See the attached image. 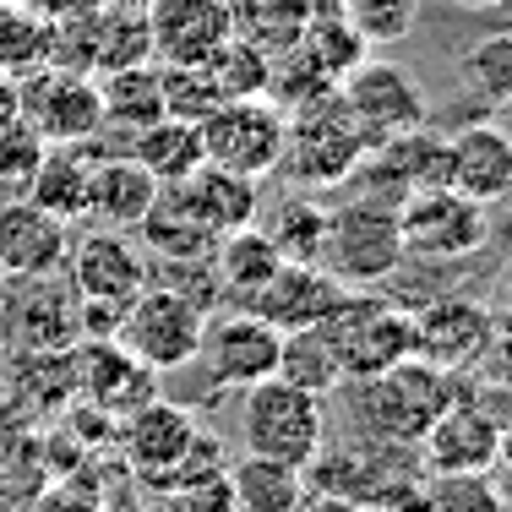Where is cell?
I'll return each instance as SVG.
<instances>
[{
    "instance_id": "cell-1",
    "label": "cell",
    "mask_w": 512,
    "mask_h": 512,
    "mask_svg": "<svg viewBox=\"0 0 512 512\" xmlns=\"http://www.w3.org/2000/svg\"><path fill=\"white\" fill-rule=\"evenodd\" d=\"M474 398V371H436L425 360H404L382 376L355 382V425L365 431V442H393L414 447L425 436V425L436 420L447 404Z\"/></svg>"
},
{
    "instance_id": "cell-2",
    "label": "cell",
    "mask_w": 512,
    "mask_h": 512,
    "mask_svg": "<svg viewBox=\"0 0 512 512\" xmlns=\"http://www.w3.org/2000/svg\"><path fill=\"white\" fill-rule=\"evenodd\" d=\"M404 235H398V207L371 202V197H344L327 207L322 229V267L338 289H376L404 267Z\"/></svg>"
},
{
    "instance_id": "cell-3",
    "label": "cell",
    "mask_w": 512,
    "mask_h": 512,
    "mask_svg": "<svg viewBox=\"0 0 512 512\" xmlns=\"http://www.w3.org/2000/svg\"><path fill=\"white\" fill-rule=\"evenodd\" d=\"M365 153H371V142L360 137V126L344 109V99H338V88L300 109H284V158H278V169L295 186H306V191L344 186Z\"/></svg>"
},
{
    "instance_id": "cell-4",
    "label": "cell",
    "mask_w": 512,
    "mask_h": 512,
    "mask_svg": "<svg viewBox=\"0 0 512 512\" xmlns=\"http://www.w3.org/2000/svg\"><path fill=\"white\" fill-rule=\"evenodd\" d=\"M316 327L327 333L338 365H344V382H365V376H382V371H393V365L414 360L409 306L371 300V289H344V295L333 300V311Z\"/></svg>"
},
{
    "instance_id": "cell-5",
    "label": "cell",
    "mask_w": 512,
    "mask_h": 512,
    "mask_svg": "<svg viewBox=\"0 0 512 512\" xmlns=\"http://www.w3.org/2000/svg\"><path fill=\"white\" fill-rule=\"evenodd\" d=\"M240 447L256 458H278L289 469H306L327 447L322 398L300 393V387L278 382V376L246 387V398H240Z\"/></svg>"
},
{
    "instance_id": "cell-6",
    "label": "cell",
    "mask_w": 512,
    "mask_h": 512,
    "mask_svg": "<svg viewBox=\"0 0 512 512\" xmlns=\"http://www.w3.org/2000/svg\"><path fill=\"white\" fill-rule=\"evenodd\" d=\"M278 344H284V333L273 322H262V316H251L240 306L207 311L202 344H197L207 393L224 398V393H246V387L267 382L278 371Z\"/></svg>"
},
{
    "instance_id": "cell-7",
    "label": "cell",
    "mask_w": 512,
    "mask_h": 512,
    "mask_svg": "<svg viewBox=\"0 0 512 512\" xmlns=\"http://www.w3.org/2000/svg\"><path fill=\"white\" fill-rule=\"evenodd\" d=\"M398 235H404V256L453 267V262H469V256H480L491 246V213L480 202L458 197L453 186L414 191L398 207Z\"/></svg>"
},
{
    "instance_id": "cell-8",
    "label": "cell",
    "mask_w": 512,
    "mask_h": 512,
    "mask_svg": "<svg viewBox=\"0 0 512 512\" xmlns=\"http://www.w3.org/2000/svg\"><path fill=\"white\" fill-rule=\"evenodd\" d=\"M202 327H207V311H197L191 300H180L175 289L148 284L126 311H120L115 344L126 349L131 360H142L148 371H180V365L197 360Z\"/></svg>"
},
{
    "instance_id": "cell-9",
    "label": "cell",
    "mask_w": 512,
    "mask_h": 512,
    "mask_svg": "<svg viewBox=\"0 0 512 512\" xmlns=\"http://www.w3.org/2000/svg\"><path fill=\"white\" fill-rule=\"evenodd\" d=\"M202 158L213 169L267 180L284 158V109L273 99H224L202 120Z\"/></svg>"
},
{
    "instance_id": "cell-10",
    "label": "cell",
    "mask_w": 512,
    "mask_h": 512,
    "mask_svg": "<svg viewBox=\"0 0 512 512\" xmlns=\"http://www.w3.org/2000/svg\"><path fill=\"white\" fill-rule=\"evenodd\" d=\"M338 99L355 115L360 137L371 142V148H382V142L409 137V131L425 126V88L404 66H393V60H360V66L338 82Z\"/></svg>"
},
{
    "instance_id": "cell-11",
    "label": "cell",
    "mask_w": 512,
    "mask_h": 512,
    "mask_svg": "<svg viewBox=\"0 0 512 512\" xmlns=\"http://www.w3.org/2000/svg\"><path fill=\"white\" fill-rule=\"evenodd\" d=\"M66 278H71V295H77V300L126 311L131 300L148 289V251H142L131 235H120V229H99V224H93L88 235L71 240Z\"/></svg>"
},
{
    "instance_id": "cell-12",
    "label": "cell",
    "mask_w": 512,
    "mask_h": 512,
    "mask_svg": "<svg viewBox=\"0 0 512 512\" xmlns=\"http://www.w3.org/2000/svg\"><path fill=\"white\" fill-rule=\"evenodd\" d=\"M22 120H28L50 148L99 142L104 137L99 82L82 77V71H60V66L33 71V77H22Z\"/></svg>"
},
{
    "instance_id": "cell-13",
    "label": "cell",
    "mask_w": 512,
    "mask_h": 512,
    "mask_svg": "<svg viewBox=\"0 0 512 512\" xmlns=\"http://www.w3.org/2000/svg\"><path fill=\"white\" fill-rule=\"evenodd\" d=\"M414 322V360L436 365V371H474V360L485 355V338L496 327V311L474 295H436L420 311H409Z\"/></svg>"
},
{
    "instance_id": "cell-14",
    "label": "cell",
    "mask_w": 512,
    "mask_h": 512,
    "mask_svg": "<svg viewBox=\"0 0 512 512\" xmlns=\"http://www.w3.org/2000/svg\"><path fill=\"white\" fill-rule=\"evenodd\" d=\"M148 39H153V66H207L235 39L229 0H153Z\"/></svg>"
},
{
    "instance_id": "cell-15",
    "label": "cell",
    "mask_w": 512,
    "mask_h": 512,
    "mask_svg": "<svg viewBox=\"0 0 512 512\" xmlns=\"http://www.w3.org/2000/svg\"><path fill=\"white\" fill-rule=\"evenodd\" d=\"M66 251H71V224L44 207H33L28 197L0 207V273L39 284V278L66 273Z\"/></svg>"
},
{
    "instance_id": "cell-16",
    "label": "cell",
    "mask_w": 512,
    "mask_h": 512,
    "mask_svg": "<svg viewBox=\"0 0 512 512\" xmlns=\"http://www.w3.org/2000/svg\"><path fill=\"white\" fill-rule=\"evenodd\" d=\"M158 197H164L169 207H180V213H186L197 229H207L213 240L256 224V213H262V186L246 180V175H229V169H213V164L191 169L180 186H164Z\"/></svg>"
},
{
    "instance_id": "cell-17",
    "label": "cell",
    "mask_w": 512,
    "mask_h": 512,
    "mask_svg": "<svg viewBox=\"0 0 512 512\" xmlns=\"http://www.w3.org/2000/svg\"><path fill=\"white\" fill-rule=\"evenodd\" d=\"M414 447H420L425 474H491L496 469V420L474 398H463V404H447L436 414Z\"/></svg>"
},
{
    "instance_id": "cell-18",
    "label": "cell",
    "mask_w": 512,
    "mask_h": 512,
    "mask_svg": "<svg viewBox=\"0 0 512 512\" xmlns=\"http://www.w3.org/2000/svg\"><path fill=\"white\" fill-rule=\"evenodd\" d=\"M447 186L480 207L512 186V142L496 120H469L447 137Z\"/></svg>"
},
{
    "instance_id": "cell-19",
    "label": "cell",
    "mask_w": 512,
    "mask_h": 512,
    "mask_svg": "<svg viewBox=\"0 0 512 512\" xmlns=\"http://www.w3.org/2000/svg\"><path fill=\"white\" fill-rule=\"evenodd\" d=\"M191 442H197V420L186 409L164 404V398H148L142 409L126 414V431H120V447H126L131 469L148 474V480H175V469L186 463Z\"/></svg>"
},
{
    "instance_id": "cell-20",
    "label": "cell",
    "mask_w": 512,
    "mask_h": 512,
    "mask_svg": "<svg viewBox=\"0 0 512 512\" xmlns=\"http://www.w3.org/2000/svg\"><path fill=\"white\" fill-rule=\"evenodd\" d=\"M338 295H344V289H338L316 262H284L262 289H256V295L240 300V311L273 322L278 333H295V327H316V322H322V316L333 311Z\"/></svg>"
},
{
    "instance_id": "cell-21",
    "label": "cell",
    "mask_w": 512,
    "mask_h": 512,
    "mask_svg": "<svg viewBox=\"0 0 512 512\" xmlns=\"http://www.w3.org/2000/svg\"><path fill=\"white\" fill-rule=\"evenodd\" d=\"M158 191L164 186H158L131 153H120V158L99 153V164H93V186H88V218H82V224L131 235V229H142V218L153 213Z\"/></svg>"
},
{
    "instance_id": "cell-22",
    "label": "cell",
    "mask_w": 512,
    "mask_h": 512,
    "mask_svg": "<svg viewBox=\"0 0 512 512\" xmlns=\"http://www.w3.org/2000/svg\"><path fill=\"white\" fill-rule=\"evenodd\" d=\"M77 387L109 414H131V409L148 404V398H158L153 371L142 360H131L115 338H109V344L104 338H88V349H82V360H77Z\"/></svg>"
},
{
    "instance_id": "cell-23",
    "label": "cell",
    "mask_w": 512,
    "mask_h": 512,
    "mask_svg": "<svg viewBox=\"0 0 512 512\" xmlns=\"http://www.w3.org/2000/svg\"><path fill=\"white\" fill-rule=\"evenodd\" d=\"M93 164H99V148H93V142L44 148L39 169H33V180H28V202L44 207V213H55V218H66V224H82V218H88Z\"/></svg>"
},
{
    "instance_id": "cell-24",
    "label": "cell",
    "mask_w": 512,
    "mask_h": 512,
    "mask_svg": "<svg viewBox=\"0 0 512 512\" xmlns=\"http://www.w3.org/2000/svg\"><path fill=\"white\" fill-rule=\"evenodd\" d=\"M224 480H229V502H235V512H295L300 496L311 491L306 469H289V463L256 458V453L229 463Z\"/></svg>"
},
{
    "instance_id": "cell-25",
    "label": "cell",
    "mask_w": 512,
    "mask_h": 512,
    "mask_svg": "<svg viewBox=\"0 0 512 512\" xmlns=\"http://www.w3.org/2000/svg\"><path fill=\"white\" fill-rule=\"evenodd\" d=\"M278 267H284V251L273 246V235H267L262 224H246V229H235V235H224L213 246V273H218V284H224L229 306H240L246 295H256Z\"/></svg>"
},
{
    "instance_id": "cell-26",
    "label": "cell",
    "mask_w": 512,
    "mask_h": 512,
    "mask_svg": "<svg viewBox=\"0 0 512 512\" xmlns=\"http://www.w3.org/2000/svg\"><path fill=\"white\" fill-rule=\"evenodd\" d=\"M229 17H235V39L262 50L267 60L295 50L311 28V0H229Z\"/></svg>"
},
{
    "instance_id": "cell-27",
    "label": "cell",
    "mask_w": 512,
    "mask_h": 512,
    "mask_svg": "<svg viewBox=\"0 0 512 512\" xmlns=\"http://www.w3.org/2000/svg\"><path fill=\"white\" fill-rule=\"evenodd\" d=\"M131 158H137L142 169L158 180V186H180V180L191 175V169H202V131L191 126V120H153V126H142L137 137H131Z\"/></svg>"
},
{
    "instance_id": "cell-28",
    "label": "cell",
    "mask_w": 512,
    "mask_h": 512,
    "mask_svg": "<svg viewBox=\"0 0 512 512\" xmlns=\"http://www.w3.org/2000/svg\"><path fill=\"white\" fill-rule=\"evenodd\" d=\"M99 82V104H104V131H126L137 137L142 126L164 120V93H158V66H126V71H104Z\"/></svg>"
},
{
    "instance_id": "cell-29",
    "label": "cell",
    "mask_w": 512,
    "mask_h": 512,
    "mask_svg": "<svg viewBox=\"0 0 512 512\" xmlns=\"http://www.w3.org/2000/svg\"><path fill=\"white\" fill-rule=\"evenodd\" d=\"M273 376L289 387H300V393H311V398H327L344 382V365H338L322 327H295V333H284V344H278V371Z\"/></svg>"
},
{
    "instance_id": "cell-30",
    "label": "cell",
    "mask_w": 512,
    "mask_h": 512,
    "mask_svg": "<svg viewBox=\"0 0 512 512\" xmlns=\"http://www.w3.org/2000/svg\"><path fill=\"white\" fill-rule=\"evenodd\" d=\"M148 60H153L148 11H120V6L93 11V77L126 71V66H148Z\"/></svg>"
},
{
    "instance_id": "cell-31",
    "label": "cell",
    "mask_w": 512,
    "mask_h": 512,
    "mask_svg": "<svg viewBox=\"0 0 512 512\" xmlns=\"http://www.w3.org/2000/svg\"><path fill=\"white\" fill-rule=\"evenodd\" d=\"M44 66H50V22L22 0H6L0 6V71L22 82Z\"/></svg>"
},
{
    "instance_id": "cell-32",
    "label": "cell",
    "mask_w": 512,
    "mask_h": 512,
    "mask_svg": "<svg viewBox=\"0 0 512 512\" xmlns=\"http://www.w3.org/2000/svg\"><path fill=\"white\" fill-rule=\"evenodd\" d=\"M267 235H273V246L284 251V262H316L322 256V229H327V207L311 197V191H295V197H284L273 207V218H267Z\"/></svg>"
},
{
    "instance_id": "cell-33",
    "label": "cell",
    "mask_w": 512,
    "mask_h": 512,
    "mask_svg": "<svg viewBox=\"0 0 512 512\" xmlns=\"http://www.w3.org/2000/svg\"><path fill=\"white\" fill-rule=\"evenodd\" d=\"M458 71H463V88H469L474 99L491 104V109H502L512 99V28L474 39L469 50H463Z\"/></svg>"
},
{
    "instance_id": "cell-34",
    "label": "cell",
    "mask_w": 512,
    "mask_h": 512,
    "mask_svg": "<svg viewBox=\"0 0 512 512\" xmlns=\"http://www.w3.org/2000/svg\"><path fill=\"white\" fill-rule=\"evenodd\" d=\"M300 44H306V50H311L316 60H322V71H327L333 82H344L349 71L360 66V60H371V44H365L360 33L349 28L344 11H316L311 28H306V39H300Z\"/></svg>"
},
{
    "instance_id": "cell-35",
    "label": "cell",
    "mask_w": 512,
    "mask_h": 512,
    "mask_svg": "<svg viewBox=\"0 0 512 512\" xmlns=\"http://www.w3.org/2000/svg\"><path fill=\"white\" fill-rule=\"evenodd\" d=\"M267 71H273V60L240 39H229L224 50L207 60V77H213L218 99H267Z\"/></svg>"
},
{
    "instance_id": "cell-36",
    "label": "cell",
    "mask_w": 512,
    "mask_h": 512,
    "mask_svg": "<svg viewBox=\"0 0 512 512\" xmlns=\"http://www.w3.org/2000/svg\"><path fill=\"white\" fill-rule=\"evenodd\" d=\"M158 93H164V115L169 120H191L202 126L218 104V88L207 77V66H158Z\"/></svg>"
},
{
    "instance_id": "cell-37",
    "label": "cell",
    "mask_w": 512,
    "mask_h": 512,
    "mask_svg": "<svg viewBox=\"0 0 512 512\" xmlns=\"http://www.w3.org/2000/svg\"><path fill=\"white\" fill-rule=\"evenodd\" d=\"M338 11L365 44H404L420 22V0H338Z\"/></svg>"
},
{
    "instance_id": "cell-38",
    "label": "cell",
    "mask_w": 512,
    "mask_h": 512,
    "mask_svg": "<svg viewBox=\"0 0 512 512\" xmlns=\"http://www.w3.org/2000/svg\"><path fill=\"white\" fill-rule=\"evenodd\" d=\"M425 512H507L491 474H431Z\"/></svg>"
},
{
    "instance_id": "cell-39",
    "label": "cell",
    "mask_w": 512,
    "mask_h": 512,
    "mask_svg": "<svg viewBox=\"0 0 512 512\" xmlns=\"http://www.w3.org/2000/svg\"><path fill=\"white\" fill-rule=\"evenodd\" d=\"M44 148H50V142H44L28 120H6V126H0V191H28Z\"/></svg>"
},
{
    "instance_id": "cell-40",
    "label": "cell",
    "mask_w": 512,
    "mask_h": 512,
    "mask_svg": "<svg viewBox=\"0 0 512 512\" xmlns=\"http://www.w3.org/2000/svg\"><path fill=\"white\" fill-rule=\"evenodd\" d=\"M474 376L485 387H507L512 393V311H496V327L485 338V355L474 360Z\"/></svg>"
},
{
    "instance_id": "cell-41",
    "label": "cell",
    "mask_w": 512,
    "mask_h": 512,
    "mask_svg": "<svg viewBox=\"0 0 512 512\" xmlns=\"http://www.w3.org/2000/svg\"><path fill=\"white\" fill-rule=\"evenodd\" d=\"M295 512H371V507L349 502V496H333V491H306Z\"/></svg>"
},
{
    "instance_id": "cell-42",
    "label": "cell",
    "mask_w": 512,
    "mask_h": 512,
    "mask_svg": "<svg viewBox=\"0 0 512 512\" xmlns=\"http://www.w3.org/2000/svg\"><path fill=\"white\" fill-rule=\"evenodd\" d=\"M6 120H22V82L0 71V126H6Z\"/></svg>"
},
{
    "instance_id": "cell-43",
    "label": "cell",
    "mask_w": 512,
    "mask_h": 512,
    "mask_svg": "<svg viewBox=\"0 0 512 512\" xmlns=\"http://www.w3.org/2000/svg\"><path fill=\"white\" fill-rule=\"evenodd\" d=\"M485 213H491V240L502 235V240H512V186L502 191V197H496L491 207H485Z\"/></svg>"
},
{
    "instance_id": "cell-44",
    "label": "cell",
    "mask_w": 512,
    "mask_h": 512,
    "mask_svg": "<svg viewBox=\"0 0 512 512\" xmlns=\"http://www.w3.org/2000/svg\"><path fill=\"white\" fill-rule=\"evenodd\" d=\"M496 474H512V420L496 425Z\"/></svg>"
},
{
    "instance_id": "cell-45",
    "label": "cell",
    "mask_w": 512,
    "mask_h": 512,
    "mask_svg": "<svg viewBox=\"0 0 512 512\" xmlns=\"http://www.w3.org/2000/svg\"><path fill=\"white\" fill-rule=\"evenodd\" d=\"M496 311H512V256L502 262V273H496Z\"/></svg>"
},
{
    "instance_id": "cell-46",
    "label": "cell",
    "mask_w": 512,
    "mask_h": 512,
    "mask_svg": "<svg viewBox=\"0 0 512 512\" xmlns=\"http://www.w3.org/2000/svg\"><path fill=\"white\" fill-rule=\"evenodd\" d=\"M453 6H469V11H502L512 0H453Z\"/></svg>"
},
{
    "instance_id": "cell-47",
    "label": "cell",
    "mask_w": 512,
    "mask_h": 512,
    "mask_svg": "<svg viewBox=\"0 0 512 512\" xmlns=\"http://www.w3.org/2000/svg\"><path fill=\"white\" fill-rule=\"evenodd\" d=\"M491 480H496V491H502V502H507V512H512V474H496V469H491Z\"/></svg>"
},
{
    "instance_id": "cell-48",
    "label": "cell",
    "mask_w": 512,
    "mask_h": 512,
    "mask_svg": "<svg viewBox=\"0 0 512 512\" xmlns=\"http://www.w3.org/2000/svg\"><path fill=\"white\" fill-rule=\"evenodd\" d=\"M496 126H502V131H507V142H512V99L496 109Z\"/></svg>"
},
{
    "instance_id": "cell-49",
    "label": "cell",
    "mask_w": 512,
    "mask_h": 512,
    "mask_svg": "<svg viewBox=\"0 0 512 512\" xmlns=\"http://www.w3.org/2000/svg\"><path fill=\"white\" fill-rule=\"evenodd\" d=\"M104 6H120V11H148L153 0H104Z\"/></svg>"
},
{
    "instance_id": "cell-50",
    "label": "cell",
    "mask_w": 512,
    "mask_h": 512,
    "mask_svg": "<svg viewBox=\"0 0 512 512\" xmlns=\"http://www.w3.org/2000/svg\"><path fill=\"white\" fill-rule=\"evenodd\" d=\"M0 6H6V0H0Z\"/></svg>"
}]
</instances>
